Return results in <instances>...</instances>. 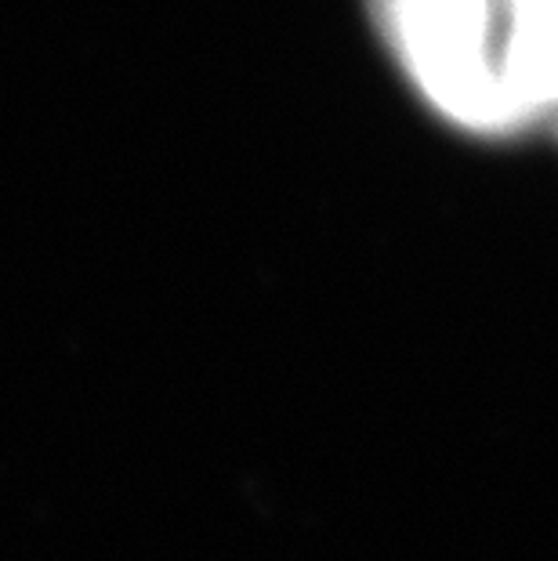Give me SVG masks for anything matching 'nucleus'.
I'll list each match as a JSON object with an SVG mask.
<instances>
[{
	"label": "nucleus",
	"mask_w": 558,
	"mask_h": 561,
	"mask_svg": "<svg viewBox=\"0 0 558 561\" xmlns=\"http://www.w3.org/2000/svg\"><path fill=\"white\" fill-rule=\"evenodd\" d=\"M501 73L519 121L558 105V0H504Z\"/></svg>",
	"instance_id": "2"
},
{
	"label": "nucleus",
	"mask_w": 558,
	"mask_h": 561,
	"mask_svg": "<svg viewBox=\"0 0 558 561\" xmlns=\"http://www.w3.org/2000/svg\"><path fill=\"white\" fill-rule=\"evenodd\" d=\"M399 51L421 91L471 130L519 124L501 58H493V0H396Z\"/></svg>",
	"instance_id": "1"
}]
</instances>
